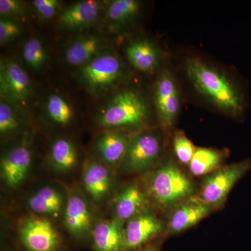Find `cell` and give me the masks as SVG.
I'll return each instance as SVG.
<instances>
[{
  "label": "cell",
  "mask_w": 251,
  "mask_h": 251,
  "mask_svg": "<svg viewBox=\"0 0 251 251\" xmlns=\"http://www.w3.org/2000/svg\"><path fill=\"white\" fill-rule=\"evenodd\" d=\"M185 64L188 79L198 93L229 116H244L247 94L240 84L196 57H188Z\"/></svg>",
  "instance_id": "1"
},
{
  "label": "cell",
  "mask_w": 251,
  "mask_h": 251,
  "mask_svg": "<svg viewBox=\"0 0 251 251\" xmlns=\"http://www.w3.org/2000/svg\"><path fill=\"white\" fill-rule=\"evenodd\" d=\"M126 76L123 61L109 50L78 68L75 74L79 83L94 96L103 95L114 90Z\"/></svg>",
  "instance_id": "2"
},
{
  "label": "cell",
  "mask_w": 251,
  "mask_h": 251,
  "mask_svg": "<svg viewBox=\"0 0 251 251\" xmlns=\"http://www.w3.org/2000/svg\"><path fill=\"white\" fill-rule=\"evenodd\" d=\"M148 115V105L141 94L125 90L110 99L97 121L105 128H138L146 122Z\"/></svg>",
  "instance_id": "3"
},
{
  "label": "cell",
  "mask_w": 251,
  "mask_h": 251,
  "mask_svg": "<svg viewBox=\"0 0 251 251\" xmlns=\"http://www.w3.org/2000/svg\"><path fill=\"white\" fill-rule=\"evenodd\" d=\"M148 189L153 201L163 209L176 207L195 191L192 181L171 163L163 165L151 175Z\"/></svg>",
  "instance_id": "4"
},
{
  "label": "cell",
  "mask_w": 251,
  "mask_h": 251,
  "mask_svg": "<svg viewBox=\"0 0 251 251\" xmlns=\"http://www.w3.org/2000/svg\"><path fill=\"white\" fill-rule=\"evenodd\" d=\"M251 171V158L221 167L204 180L200 199L212 208L222 205L238 181Z\"/></svg>",
  "instance_id": "5"
},
{
  "label": "cell",
  "mask_w": 251,
  "mask_h": 251,
  "mask_svg": "<svg viewBox=\"0 0 251 251\" xmlns=\"http://www.w3.org/2000/svg\"><path fill=\"white\" fill-rule=\"evenodd\" d=\"M19 240L25 251H62L58 231L45 218L28 219L20 228Z\"/></svg>",
  "instance_id": "6"
},
{
  "label": "cell",
  "mask_w": 251,
  "mask_h": 251,
  "mask_svg": "<svg viewBox=\"0 0 251 251\" xmlns=\"http://www.w3.org/2000/svg\"><path fill=\"white\" fill-rule=\"evenodd\" d=\"M159 137L153 133H142L130 138L121 164L130 173H143L156 163L161 152Z\"/></svg>",
  "instance_id": "7"
},
{
  "label": "cell",
  "mask_w": 251,
  "mask_h": 251,
  "mask_svg": "<svg viewBox=\"0 0 251 251\" xmlns=\"http://www.w3.org/2000/svg\"><path fill=\"white\" fill-rule=\"evenodd\" d=\"M0 92L1 99L18 106L25 105L32 95L33 86L30 77L15 61L7 60L1 63Z\"/></svg>",
  "instance_id": "8"
},
{
  "label": "cell",
  "mask_w": 251,
  "mask_h": 251,
  "mask_svg": "<svg viewBox=\"0 0 251 251\" xmlns=\"http://www.w3.org/2000/svg\"><path fill=\"white\" fill-rule=\"evenodd\" d=\"M154 103L162 126L171 127L179 114L180 94L176 80L168 71H163L157 79L154 87Z\"/></svg>",
  "instance_id": "9"
},
{
  "label": "cell",
  "mask_w": 251,
  "mask_h": 251,
  "mask_svg": "<svg viewBox=\"0 0 251 251\" xmlns=\"http://www.w3.org/2000/svg\"><path fill=\"white\" fill-rule=\"evenodd\" d=\"M163 229V223L156 216L151 213H140L127 221L124 228V251H135L145 247Z\"/></svg>",
  "instance_id": "10"
},
{
  "label": "cell",
  "mask_w": 251,
  "mask_h": 251,
  "mask_svg": "<svg viewBox=\"0 0 251 251\" xmlns=\"http://www.w3.org/2000/svg\"><path fill=\"white\" fill-rule=\"evenodd\" d=\"M108 45L103 36L87 34L69 44L64 52V60L70 67L80 68L108 51Z\"/></svg>",
  "instance_id": "11"
},
{
  "label": "cell",
  "mask_w": 251,
  "mask_h": 251,
  "mask_svg": "<svg viewBox=\"0 0 251 251\" xmlns=\"http://www.w3.org/2000/svg\"><path fill=\"white\" fill-rule=\"evenodd\" d=\"M32 161L30 150L25 145L15 147L4 155L1 162V176L10 187H16L22 183Z\"/></svg>",
  "instance_id": "12"
},
{
  "label": "cell",
  "mask_w": 251,
  "mask_h": 251,
  "mask_svg": "<svg viewBox=\"0 0 251 251\" xmlns=\"http://www.w3.org/2000/svg\"><path fill=\"white\" fill-rule=\"evenodd\" d=\"M100 10V1L96 0L77 1L60 13L58 18L59 25L70 30L84 29L97 21Z\"/></svg>",
  "instance_id": "13"
},
{
  "label": "cell",
  "mask_w": 251,
  "mask_h": 251,
  "mask_svg": "<svg viewBox=\"0 0 251 251\" xmlns=\"http://www.w3.org/2000/svg\"><path fill=\"white\" fill-rule=\"evenodd\" d=\"M212 208L201 199L187 201L176 206L168 221L170 233L179 234L196 226L206 217Z\"/></svg>",
  "instance_id": "14"
},
{
  "label": "cell",
  "mask_w": 251,
  "mask_h": 251,
  "mask_svg": "<svg viewBox=\"0 0 251 251\" xmlns=\"http://www.w3.org/2000/svg\"><path fill=\"white\" fill-rule=\"evenodd\" d=\"M126 54L130 64L145 74L154 73L161 60L158 47L146 39L131 41L126 48Z\"/></svg>",
  "instance_id": "15"
},
{
  "label": "cell",
  "mask_w": 251,
  "mask_h": 251,
  "mask_svg": "<svg viewBox=\"0 0 251 251\" xmlns=\"http://www.w3.org/2000/svg\"><path fill=\"white\" fill-rule=\"evenodd\" d=\"M122 223L116 219L96 225L92 232L93 251H124L125 235Z\"/></svg>",
  "instance_id": "16"
},
{
  "label": "cell",
  "mask_w": 251,
  "mask_h": 251,
  "mask_svg": "<svg viewBox=\"0 0 251 251\" xmlns=\"http://www.w3.org/2000/svg\"><path fill=\"white\" fill-rule=\"evenodd\" d=\"M91 214L83 198L73 196L68 201L65 212V224L74 237L82 239L91 230Z\"/></svg>",
  "instance_id": "17"
},
{
  "label": "cell",
  "mask_w": 251,
  "mask_h": 251,
  "mask_svg": "<svg viewBox=\"0 0 251 251\" xmlns=\"http://www.w3.org/2000/svg\"><path fill=\"white\" fill-rule=\"evenodd\" d=\"M130 138L118 132H108L100 135L95 145L96 151L100 159L110 166L122 163L125 158Z\"/></svg>",
  "instance_id": "18"
},
{
  "label": "cell",
  "mask_w": 251,
  "mask_h": 251,
  "mask_svg": "<svg viewBox=\"0 0 251 251\" xmlns=\"http://www.w3.org/2000/svg\"><path fill=\"white\" fill-rule=\"evenodd\" d=\"M82 180L86 191L97 201L103 199L111 187V177L108 168L97 162L87 163Z\"/></svg>",
  "instance_id": "19"
},
{
  "label": "cell",
  "mask_w": 251,
  "mask_h": 251,
  "mask_svg": "<svg viewBox=\"0 0 251 251\" xmlns=\"http://www.w3.org/2000/svg\"><path fill=\"white\" fill-rule=\"evenodd\" d=\"M147 196L136 185H130L120 193L115 206L117 219L128 221L143 212L147 203Z\"/></svg>",
  "instance_id": "20"
},
{
  "label": "cell",
  "mask_w": 251,
  "mask_h": 251,
  "mask_svg": "<svg viewBox=\"0 0 251 251\" xmlns=\"http://www.w3.org/2000/svg\"><path fill=\"white\" fill-rule=\"evenodd\" d=\"M28 205L36 214L44 215H58L62 207L60 193L54 188L43 187L29 198Z\"/></svg>",
  "instance_id": "21"
},
{
  "label": "cell",
  "mask_w": 251,
  "mask_h": 251,
  "mask_svg": "<svg viewBox=\"0 0 251 251\" xmlns=\"http://www.w3.org/2000/svg\"><path fill=\"white\" fill-rule=\"evenodd\" d=\"M224 153L213 149L197 148L190 162L189 170L191 175L201 176L212 173L219 169L224 161Z\"/></svg>",
  "instance_id": "22"
},
{
  "label": "cell",
  "mask_w": 251,
  "mask_h": 251,
  "mask_svg": "<svg viewBox=\"0 0 251 251\" xmlns=\"http://www.w3.org/2000/svg\"><path fill=\"white\" fill-rule=\"evenodd\" d=\"M51 163L56 170L67 172L76 165L77 155L74 144L66 138H58L51 145L50 152Z\"/></svg>",
  "instance_id": "23"
},
{
  "label": "cell",
  "mask_w": 251,
  "mask_h": 251,
  "mask_svg": "<svg viewBox=\"0 0 251 251\" xmlns=\"http://www.w3.org/2000/svg\"><path fill=\"white\" fill-rule=\"evenodd\" d=\"M141 2L138 0H114L107 7L106 18L112 25H126L139 14Z\"/></svg>",
  "instance_id": "24"
},
{
  "label": "cell",
  "mask_w": 251,
  "mask_h": 251,
  "mask_svg": "<svg viewBox=\"0 0 251 251\" xmlns=\"http://www.w3.org/2000/svg\"><path fill=\"white\" fill-rule=\"evenodd\" d=\"M46 110L50 118L57 125L67 126L74 117L72 105L64 97L57 94H51L46 101Z\"/></svg>",
  "instance_id": "25"
},
{
  "label": "cell",
  "mask_w": 251,
  "mask_h": 251,
  "mask_svg": "<svg viewBox=\"0 0 251 251\" xmlns=\"http://www.w3.org/2000/svg\"><path fill=\"white\" fill-rule=\"evenodd\" d=\"M23 60L34 71L41 70L47 62V52L42 41L37 37H31L23 46Z\"/></svg>",
  "instance_id": "26"
},
{
  "label": "cell",
  "mask_w": 251,
  "mask_h": 251,
  "mask_svg": "<svg viewBox=\"0 0 251 251\" xmlns=\"http://www.w3.org/2000/svg\"><path fill=\"white\" fill-rule=\"evenodd\" d=\"M12 104L4 99L0 101V133L1 136L16 131L20 127V119Z\"/></svg>",
  "instance_id": "27"
},
{
  "label": "cell",
  "mask_w": 251,
  "mask_h": 251,
  "mask_svg": "<svg viewBox=\"0 0 251 251\" xmlns=\"http://www.w3.org/2000/svg\"><path fill=\"white\" fill-rule=\"evenodd\" d=\"M173 148L178 161L184 165H189L196 148L183 131L175 133L173 140Z\"/></svg>",
  "instance_id": "28"
},
{
  "label": "cell",
  "mask_w": 251,
  "mask_h": 251,
  "mask_svg": "<svg viewBox=\"0 0 251 251\" xmlns=\"http://www.w3.org/2000/svg\"><path fill=\"white\" fill-rule=\"evenodd\" d=\"M31 4L38 17L43 21L53 18L62 7L59 0H34Z\"/></svg>",
  "instance_id": "29"
},
{
  "label": "cell",
  "mask_w": 251,
  "mask_h": 251,
  "mask_svg": "<svg viewBox=\"0 0 251 251\" xmlns=\"http://www.w3.org/2000/svg\"><path fill=\"white\" fill-rule=\"evenodd\" d=\"M23 29L19 23L15 19L1 17L0 18V43H9L21 35Z\"/></svg>",
  "instance_id": "30"
},
{
  "label": "cell",
  "mask_w": 251,
  "mask_h": 251,
  "mask_svg": "<svg viewBox=\"0 0 251 251\" xmlns=\"http://www.w3.org/2000/svg\"><path fill=\"white\" fill-rule=\"evenodd\" d=\"M25 14V5L19 0H0V14L1 17H22Z\"/></svg>",
  "instance_id": "31"
},
{
  "label": "cell",
  "mask_w": 251,
  "mask_h": 251,
  "mask_svg": "<svg viewBox=\"0 0 251 251\" xmlns=\"http://www.w3.org/2000/svg\"><path fill=\"white\" fill-rule=\"evenodd\" d=\"M135 251H160V249L156 245H147Z\"/></svg>",
  "instance_id": "32"
},
{
  "label": "cell",
  "mask_w": 251,
  "mask_h": 251,
  "mask_svg": "<svg viewBox=\"0 0 251 251\" xmlns=\"http://www.w3.org/2000/svg\"><path fill=\"white\" fill-rule=\"evenodd\" d=\"M1 251H9V250H2Z\"/></svg>",
  "instance_id": "33"
}]
</instances>
